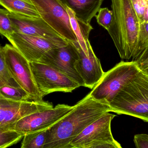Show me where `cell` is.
Listing matches in <instances>:
<instances>
[{"label": "cell", "mask_w": 148, "mask_h": 148, "mask_svg": "<svg viewBox=\"0 0 148 148\" xmlns=\"http://www.w3.org/2000/svg\"><path fill=\"white\" fill-rule=\"evenodd\" d=\"M108 112H110L108 105L88 94L72 111L47 130L43 148H70L72 141L84 129Z\"/></svg>", "instance_id": "6da1fadb"}, {"label": "cell", "mask_w": 148, "mask_h": 148, "mask_svg": "<svg viewBox=\"0 0 148 148\" xmlns=\"http://www.w3.org/2000/svg\"><path fill=\"white\" fill-rule=\"evenodd\" d=\"M113 12L112 23L108 31L120 57L134 61L140 30V19L132 0H111Z\"/></svg>", "instance_id": "7a4b0ae2"}, {"label": "cell", "mask_w": 148, "mask_h": 148, "mask_svg": "<svg viewBox=\"0 0 148 148\" xmlns=\"http://www.w3.org/2000/svg\"><path fill=\"white\" fill-rule=\"evenodd\" d=\"M110 112L148 123V76L140 70L109 104Z\"/></svg>", "instance_id": "3957f363"}, {"label": "cell", "mask_w": 148, "mask_h": 148, "mask_svg": "<svg viewBox=\"0 0 148 148\" xmlns=\"http://www.w3.org/2000/svg\"><path fill=\"white\" fill-rule=\"evenodd\" d=\"M140 70L134 61H122L105 72L89 93L95 100L109 105L115 96Z\"/></svg>", "instance_id": "277c9868"}, {"label": "cell", "mask_w": 148, "mask_h": 148, "mask_svg": "<svg viewBox=\"0 0 148 148\" xmlns=\"http://www.w3.org/2000/svg\"><path fill=\"white\" fill-rule=\"evenodd\" d=\"M116 116L105 113L72 141L70 148H121L113 137L111 121Z\"/></svg>", "instance_id": "5b68a950"}, {"label": "cell", "mask_w": 148, "mask_h": 148, "mask_svg": "<svg viewBox=\"0 0 148 148\" xmlns=\"http://www.w3.org/2000/svg\"><path fill=\"white\" fill-rule=\"evenodd\" d=\"M4 60L12 79L33 101H43L37 87L30 62L12 45L3 47Z\"/></svg>", "instance_id": "8992f818"}, {"label": "cell", "mask_w": 148, "mask_h": 148, "mask_svg": "<svg viewBox=\"0 0 148 148\" xmlns=\"http://www.w3.org/2000/svg\"><path fill=\"white\" fill-rule=\"evenodd\" d=\"M30 63L37 87L43 98L53 92H72L80 87L77 83L49 65L38 62Z\"/></svg>", "instance_id": "52a82bcc"}, {"label": "cell", "mask_w": 148, "mask_h": 148, "mask_svg": "<svg viewBox=\"0 0 148 148\" xmlns=\"http://www.w3.org/2000/svg\"><path fill=\"white\" fill-rule=\"evenodd\" d=\"M40 17L63 38L77 41L72 29L66 8L59 0H30Z\"/></svg>", "instance_id": "ba28073f"}, {"label": "cell", "mask_w": 148, "mask_h": 148, "mask_svg": "<svg viewBox=\"0 0 148 148\" xmlns=\"http://www.w3.org/2000/svg\"><path fill=\"white\" fill-rule=\"evenodd\" d=\"M75 105L59 104L52 108L30 114L19 120L13 126L14 129L23 136L26 134L48 129L72 111Z\"/></svg>", "instance_id": "9c48e42d"}, {"label": "cell", "mask_w": 148, "mask_h": 148, "mask_svg": "<svg viewBox=\"0 0 148 148\" xmlns=\"http://www.w3.org/2000/svg\"><path fill=\"white\" fill-rule=\"evenodd\" d=\"M78 58L75 47L69 41L67 45L49 50L38 63L51 66L77 83L80 87H84L82 79L75 68V63Z\"/></svg>", "instance_id": "30bf717a"}, {"label": "cell", "mask_w": 148, "mask_h": 148, "mask_svg": "<svg viewBox=\"0 0 148 148\" xmlns=\"http://www.w3.org/2000/svg\"><path fill=\"white\" fill-rule=\"evenodd\" d=\"M53 107L52 103L44 101L16 102L0 99V127L11 129L23 117Z\"/></svg>", "instance_id": "8fae6325"}, {"label": "cell", "mask_w": 148, "mask_h": 148, "mask_svg": "<svg viewBox=\"0 0 148 148\" xmlns=\"http://www.w3.org/2000/svg\"><path fill=\"white\" fill-rule=\"evenodd\" d=\"M8 40L30 63L39 62L49 50L66 45L43 37L15 32Z\"/></svg>", "instance_id": "7c38bea8"}, {"label": "cell", "mask_w": 148, "mask_h": 148, "mask_svg": "<svg viewBox=\"0 0 148 148\" xmlns=\"http://www.w3.org/2000/svg\"><path fill=\"white\" fill-rule=\"evenodd\" d=\"M15 33L43 37L66 45L69 41L51 28L41 17H29L10 12L9 13Z\"/></svg>", "instance_id": "4fadbf2b"}, {"label": "cell", "mask_w": 148, "mask_h": 148, "mask_svg": "<svg viewBox=\"0 0 148 148\" xmlns=\"http://www.w3.org/2000/svg\"><path fill=\"white\" fill-rule=\"evenodd\" d=\"M76 49L78 58L75 67L84 83V87L92 89L103 76L99 59L96 56L90 43L87 51L83 50L77 41L72 42Z\"/></svg>", "instance_id": "5bb4252c"}, {"label": "cell", "mask_w": 148, "mask_h": 148, "mask_svg": "<svg viewBox=\"0 0 148 148\" xmlns=\"http://www.w3.org/2000/svg\"><path fill=\"white\" fill-rule=\"evenodd\" d=\"M69 8L78 20L90 24L91 19L98 12L103 0H59Z\"/></svg>", "instance_id": "9a60e30c"}, {"label": "cell", "mask_w": 148, "mask_h": 148, "mask_svg": "<svg viewBox=\"0 0 148 148\" xmlns=\"http://www.w3.org/2000/svg\"><path fill=\"white\" fill-rule=\"evenodd\" d=\"M66 8L69 15L71 27L75 35L77 42L83 50L87 51L88 45L90 43L89 35L90 31L93 29V28L90 24H87L78 20L75 16L74 12L70 9Z\"/></svg>", "instance_id": "2e32d148"}, {"label": "cell", "mask_w": 148, "mask_h": 148, "mask_svg": "<svg viewBox=\"0 0 148 148\" xmlns=\"http://www.w3.org/2000/svg\"><path fill=\"white\" fill-rule=\"evenodd\" d=\"M0 5L10 12L29 17H41L30 0H0Z\"/></svg>", "instance_id": "e0dca14e"}, {"label": "cell", "mask_w": 148, "mask_h": 148, "mask_svg": "<svg viewBox=\"0 0 148 148\" xmlns=\"http://www.w3.org/2000/svg\"><path fill=\"white\" fill-rule=\"evenodd\" d=\"M0 99L16 102L33 101L21 87L12 85H5L0 88Z\"/></svg>", "instance_id": "ac0fdd59"}, {"label": "cell", "mask_w": 148, "mask_h": 148, "mask_svg": "<svg viewBox=\"0 0 148 148\" xmlns=\"http://www.w3.org/2000/svg\"><path fill=\"white\" fill-rule=\"evenodd\" d=\"M47 130L26 134L23 136L21 148H43L47 139Z\"/></svg>", "instance_id": "d6986e66"}, {"label": "cell", "mask_w": 148, "mask_h": 148, "mask_svg": "<svg viewBox=\"0 0 148 148\" xmlns=\"http://www.w3.org/2000/svg\"><path fill=\"white\" fill-rule=\"evenodd\" d=\"M24 136L14 129L0 127V148L11 147L19 142Z\"/></svg>", "instance_id": "ffe728a7"}, {"label": "cell", "mask_w": 148, "mask_h": 148, "mask_svg": "<svg viewBox=\"0 0 148 148\" xmlns=\"http://www.w3.org/2000/svg\"><path fill=\"white\" fill-rule=\"evenodd\" d=\"M9 13L8 10L0 8V34L8 40L14 33L12 23L8 16Z\"/></svg>", "instance_id": "44dd1931"}, {"label": "cell", "mask_w": 148, "mask_h": 148, "mask_svg": "<svg viewBox=\"0 0 148 148\" xmlns=\"http://www.w3.org/2000/svg\"><path fill=\"white\" fill-rule=\"evenodd\" d=\"M13 80L5 63L3 47L0 44V88L5 85L14 86Z\"/></svg>", "instance_id": "7402d4cb"}, {"label": "cell", "mask_w": 148, "mask_h": 148, "mask_svg": "<svg viewBox=\"0 0 148 148\" xmlns=\"http://www.w3.org/2000/svg\"><path fill=\"white\" fill-rule=\"evenodd\" d=\"M148 45V22H147L141 23L140 24L136 58L144 50Z\"/></svg>", "instance_id": "603a6c76"}, {"label": "cell", "mask_w": 148, "mask_h": 148, "mask_svg": "<svg viewBox=\"0 0 148 148\" xmlns=\"http://www.w3.org/2000/svg\"><path fill=\"white\" fill-rule=\"evenodd\" d=\"M95 17L98 24L108 30L113 20L112 10H109L108 8H101L98 11V14Z\"/></svg>", "instance_id": "cb8c5ba5"}, {"label": "cell", "mask_w": 148, "mask_h": 148, "mask_svg": "<svg viewBox=\"0 0 148 148\" xmlns=\"http://www.w3.org/2000/svg\"><path fill=\"white\" fill-rule=\"evenodd\" d=\"M134 8L142 22L145 9L148 4V0H132Z\"/></svg>", "instance_id": "d4e9b609"}, {"label": "cell", "mask_w": 148, "mask_h": 148, "mask_svg": "<svg viewBox=\"0 0 148 148\" xmlns=\"http://www.w3.org/2000/svg\"><path fill=\"white\" fill-rule=\"evenodd\" d=\"M140 69L143 70L148 67V45L134 59Z\"/></svg>", "instance_id": "484cf974"}, {"label": "cell", "mask_w": 148, "mask_h": 148, "mask_svg": "<svg viewBox=\"0 0 148 148\" xmlns=\"http://www.w3.org/2000/svg\"><path fill=\"white\" fill-rule=\"evenodd\" d=\"M134 142L137 148H148V135L136 134L134 136Z\"/></svg>", "instance_id": "4316f807"}, {"label": "cell", "mask_w": 148, "mask_h": 148, "mask_svg": "<svg viewBox=\"0 0 148 148\" xmlns=\"http://www.w3.org/2000/svg\"><path fill=\"white\" fill-rule=\"evenodd\" d=\"M147 22H148V3L147 7H146V9H145L143 18L142 21V22L141 23Z\"/></svg>", "instance_id": "83f0119b"}, {"label": "cell", "mask_w": 148, "mask_h": 148, "mask_svg": "<svg viewBox=\"0 0 148 148\" xmlns=\"http://www.w3.org/2000/svg\"><path fill=\"white\" fill-rule=\"evenodd\" d=\"M142 70L143 72H145V73H146V74L148 76V67H147L145 68V69L143 70Z\"/></svg>", "instance_id": "f1b7e54d"}]
</instances>
